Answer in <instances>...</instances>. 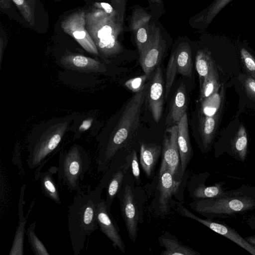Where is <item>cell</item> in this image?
Here are the masks:
<instances>
[{
    "mask_svg": "<svg viewBox=\"0 0 255 255\" xmlns=\"http://www.w3.org/2000/svg\"><path fill=\"white\" fill-rule=\"evenodd\" d=\"M102 188L99 185L93 190L77 191L73 202L68 206V226L74 255L84 249L87 239L98 230L96 211L101 200Z\"/></svg>",
    "mask_w": 255,
    "mask_h": 255,
    "instance_id": "cell-1",
    "label": "cell"
},
{
    "mask_svg": "<svg viewBox=\"0 0 255 255\" xmlns=\"http://www.w3.org/2000/svg\"><path fill=\"white\" fill-rule=\"evenodd\" d=\"M191 208L206 219H230L255 210V187L242 184L212 198L196 200Z\"/></svg>",
    "mask_w": 255,
    "mask_h": 255,
    "instance_id": "cell-2",
    "label": "cell"
},
{
    "mask_svg": "<svg viewBox=\"0 0 255 255\" xmlns=\"http://www.w3.org/2000/svg\"><path fill=\"white\" fill-rule=\"evenodd\" d=\"M146 90L144 86L129 100L109 140L100 149L96 159L98 172L108 168L118 150L137 128Z\"/></svg>",
    "mask_w": 255,
    "mask_h": 255,
    "instance_id": "cell-3",
    "label": "cell"
},
{
    "mask_svg": "<svg viewBox=\"0 0 255 255\" xmlns=\"http://www.w3.org/2000/svg\"><path fill=\"white\" fill-rule=\"evenodd\" d=\"M123 20L119 15H111L98 8L86 13V27L99 52L107 57L123 50L118 36L123 30Z\"/></svg>",
    "mask_w": 255,
    "mask_h": 255,
    "instance_id": "cell-4",
    "label": "cell"
},
{
    "mask_svg": "<svg viewBox=\"0 0 255 255\" xmlns=\"http://www.w3.org/2000/svg\"><path fill=\"white\" fill-rule=\"evenodd\" d=\"M89 164V156L84 149L77 144L73 145L67 151L60 154L59 181H61L71 192L78 191Z\"/></svg>",
    "mask_w": 255,
    "mask_h": 255,
    "instance_id": "cell-5",
    "label": "cell"
},
{
    "mask_svg": "<svg viewBox=\"0 0 255 255\" xmlns=\"http://www.w3.org/2000/svg\"><path fill=\"white\" fill-rule=\"evenodd\" d=\"M67 127V122L56 124L30 143L27 159V165L30 169H33L40 165L57 147Z\"/></svg>",
    "mask_w": 255,
    "mask_h": 255,
    "instance_id": "cell-6",
    "label": "cell"
},
{
    "mask_svg": "<svg viewBox=\"0 0 255 255\" xmlns=\"http://www.w3.org/2000/svg\"><path fill=\"white\" fill-rule=\"evenodd\" d=\"M61 27L86 51L95 55L99 54V50L86 27L84 11H77L69 15L61 21Z\"/></svg>",
    "mask_w": 255,
    "mask_h": 255,
    "instance_id": "cell-7",
    "label": "cell"
},
{
    "mask_svg": "<svg viewBox=\"0 0 255 255\" xmlns=\"http://www.w3.org/2000/svg\"><path fill=\"white\" fill-rule=\"evenodd\" d=\"M165 42L160 30L154 24L150 26L148 44L139 54V62L145 74L149 75L156 68L163 56Z\"/></svg>",
    "mask_w": 255,
    "mask_h": 255,
    "instance_id": "cell-8",
    "label": "cell"
},
{
    "mask_svg": "<svg viewBox=\"0 0 255 255\" xmlns=\"http://www.w3.org/2000/svg\"><path fill=\"white\" fill-rule=\"evenodd\" d=\"M178 211L182 216L191 218L200 223L215 232L232 241L251 254L255 255V248L250 245L244 238H243L231 227L213 220L200 218L182 206L179 207Z\"/></svg>",
    "mask_w": 255,
    "mask_h": 255,
    "instance_id": "cell-9",
    "label": "cell"
},
{
    "mask_svg": "<svg viewBox=\"0 0 255 255\" xmlns=\"http://www.w3.org/2000/svg\"><path fill=\"white\" fill-rule=\"evenodd\" d=\"M178 126L168 128L163 135L161 163L165 164L177 178L180 161L177 143Z\"/></svg>",
    "mask_w": 255,
    "mask_h": 255,
    "instance_id": "cell-10",
    "label": "cell"
},
{
    "mask_svg": "<svg viewBox=\"0 0 255 255\" xmlns=\"http://www.w3.org/2000/svg\"><path fill=\"white\" fill-rule=\"evenodd\" d=\"M120 207L129 238L134 243L137 237L139 213L134 196L128 184L121 197Z\"/></svg>",
    "mask_w": 255,
    "mask_h": 255,
    "instance_id": "cell-11",
    "label": "cell"
},
{
    "mask_svg": "<svg viewBox=\"0 0 255 255\" xmlns=\"http://www.w3.org/2000/svg\"><path fill=\"white\" fill-rule=\"evenodd\" d=\"M108 209L106 201L101 199L98 204L96 211L97 221L101 232L112 242L113 246L125 252V246L119 233L117 224Z\"/></svg>",
    "mask_w": 255,
    "mask_h": 255,
    "instance_id": "cell-12",
    "label": "cell"
},
{
    "mask_svg": "<svg viewBox=\"0 0 255 255\" xmlns=\"http://www.w3.org/2000/svg\"><path fill=\"white\" fill-rule=\"evenodd\" d=\"M150 18L151 15L140 8L135 9L131 15L130 29L135 36V42L139 54L149 42Z\"/></svg>",
    "mask_w": 255,
    "mask_h": 255,
    "instance_id": "cell-13",
    "label": "cell"
},
{
    "mask_svg": "<svg viewBox=\"0 0 255 255\" xmlns=\"http://www.w3.org/2000/svg\"><path fill=\"white\" fill-rule=\"evenodd\" d=\"M148 104L154 120L158 123L162 116L163 105V80L159 66L155 69L150 84Z\"/></svg>",
    "mask_w": 255,
    "mask_h": 255,
    "instance_id": "cell-14",
    "label": "cell"
},
{
    "mask_svg": "<svg viewBox=\"0 0 255 255\" xmlns=\"http://www.w3.org/2000/svg\"><path fill=\"white\" fill-rule=\"evenodd\" d=\"M179 184L180 182L168 168L161 163L158 187L160 193L159 203L162 211H166L168 201L177 192Z\"/></svg>",
    "mask_w": 255,
    "mask_h": 255,
    "instance_id": "cell-15",
    "label": "cell"
},
{
    "mask_svg": "<svg viewBox=\"0 0 255 255\" xmlns=\"http://www.w3.org/2000/svg\"><path fill=\"white\" fill-rule=\"evenodd\" d=\"M66 68L85 72H103L106 68L100 61L82 55L66 54L60 59Z\"/></svg>",
    "mask_w": 255,
    "mask_h": 255,
    "instance_id": "cell-16",
    "label": "cell"
},
{
    "mask_svg": "<svg viewBox=\"0 0 255 255\" xmlns=\"http://www.w3.org/2000/svg\"><path fill=\"white\" fill-rule=\"evenodd\" d=\"M178 126L177 143L182 173L184 172L190 162L193 151L188 131V118L186 113L182 117Z\"/></svg>",
    "mask_w": 255,
    "mask_h": 255,
    "instance_id": "cell-17",
    "label": "cell"
},
{
    "mask_svg": "<svg viewBox=\"0 0 255 255\" xmlns=\"http://www.w3.org/2000/svg\"><path fill=\"white\" fill-rule=\"evenodd\" d=\"M223 106L211 116H205L201 112L199 113V131L205 152L208 151L212 143L221 118Z\"/></svg>",
    "mask_w": 255,
    "mask_h": 255,
    "instance_id": "cell-18",
    "label": "cell"
},
{
    "mask_svg": "<svg viewBox=\"0 0 255 255\" xmlns=\"http://www.w3.org/2000/svg\"><path fill=\"white\" fill-rule=\"evenodd\" d=\"M127 167L126 165H122L116 170L109 169L99 184L102 188H106V203L110 211L111 205L121 188Z\"/></svg>",
    "mask_w": 255,
    "mask_h": 255,
    "instance_id": "cell-19",
    "label": "cell"
},
{
    "mask_svg": "<svg viewBox=\"0 0 255 255\" xmlns=\"http://www.w3.org/2000/svg\"><path fill=\"white\" fill-rule=\"evenodd\" d=\"M166 123L168 125L179 123L186 113L187 108V94L185 85L181 83L173 97Z\"/></svg>",
    "mask_w": 255,
    "mask_h": 255,
    "instance_id": "cell-20",
    "label": "cell"
},
{
    "mask_svg": "<svg viewBox=\"0 0 255 255\" xmlns=\"http://www.w3.org/2000/svg\"><path fill=\"white\" fill-rule=\"evenodd\" d=\"M162 151L160 146L142 143L140 149V163L147 177H150Z\"/></svg>",
    "mask_w": 255,
    "mask_h": 255,
    "instance_id": "cell-21",
    "label": "cell"
},
{
    "mask_svg": "<svg viewBox=\"0 0 255 255\" xmlns=\"http://www.w3.org/2000/svg\"><path fill=\"white\" fill-rule=\"evenodd\" d=\"M58 170L57 167H50L45 172L40 173L37 177L40 178L42 193L55 203L61 204L60 194L54 179V174L58 172Z\"/></svg>",
    "mask_w": 255,
    "mask_h": 255,
    "instance_id": "cell-22",
    "label": "cell"
},
{
    "mask_svg": "<svg viewBox=\"0 0 255 255\" xmlns=\"http://www.w3.org/2000/svg\"><path fill=\"white\" fill-rule=\"evenodd\" d=\"M174 53L177 73L190 78L192 74L193 64L191 50L188 43H180Z\"/></svg>",
    "mask_w": 255,
    "mask_h": 255,
    "instance_id": "cell-23",
    "label": "cell"
},
{
    "mask_svg": "<svg viewBox=\"0 0 255 255\" xmlns=\"http://www.w3.org/2000/svg\"><path fill=\"white\" fill-rule=\"evenodd\" d=\"M169 235L165 234L159 238L160 244L165 249L161 252V255H200L196 251L182 244L176 238Z\"/></svg>",
    "mask_w": 255,
    "mask_h": 255,
    "instance_id": "cell-24",
    "label": "cell"
},
{
    "mask_svg": "<svg viewBox=\"0 0 255 255\" xmlns=\"http://www.w3.org/2000/svg\"><path fill=\"white\" fill-rule=\"evenodd\" d=\"M229 154L236 160L244 162L248 154V137L246 129L241 125L230 144Z\"/></svg>",
    "mask_w": 255,
    "mask_h": 255,
    "instance_id": "cell-25",
    "label": "cell"
},
{
    "mask_svg": "<svg viewBox=\"0 0 255 255\" xmlns=\"http://www.w3.org/2000/svg\"><path fill=\"white\" fill-rule=\"evenodd\" d=\"M220 87L219 76L214 63L208 74L201 86L200 100L201 102L218 91Z\"/></svg>",
    "mask_w": 255,
    "mask_h": 255,
    "instance_id": "cell-26",
    "label": "cell"
},
{
    "mask_svg": "<svg viewBox=\"0 0 255 255\" xmlns=\"http://www.w3.org/2000/svg\"><path fill=\"white\" fill-rule=\"evenodd\" d=\"M225 184V182L220 181L214 183L212 186H207L205 185L204 182H202L196 187L192 195L197 200L218 197L225 192L224 190Z\"/></svg>",
    "mask_w": 255,
    "mask_h": 255,
    "instance_id": "cell-27",
    "label": "cell"
},
{
    "mask_svg": "<svg viewBox=\"0 0 255 255\" xmlns=\"http://www.w3.org/2000/svg\"><path fill=\"white\" fill-rule=\"evenodd\" d=\"M224 88L221 89L201 102V113L205 116H211L215 114L223 105Z\"/></svg>",
    "mask_w": 255,
    "mask_h": 255,
    "instance_id": "cell-28",
    "label": "cell"
},
{
    "mask_svg": "<svg viewBox=\"0 0 255 255\" xmlns=\"http://www.w3.org/2000/svg\"><path fill=\"white\" fill-rule=\"evenodd\" d=\"M214 63L211 52L208 49L200 50L197 52L195 67L199 76L201 86Z\"/></svg>",
    "mask_w": 255,
    "mask_h": 255,
    "instance_id": "cell-29",
    "label": "cell"
},
{
    "mask_svg": "<svg viewBox=\"0 0 255 255\" xmlns=\"http://www.w3.org/2000/svg\"><path fill=\"white\" fill-rule=\"evenodd\" d=\"M26 218L19 220L18 225L16 229L12 245L11 246L9 255H23L24 254V236L26 231L25 226Z\"/></svg>",
    "mask_w": 255,
    "mask_h": 255,
    "instance_id": "cell-30",
    "label": "cell"
},
{
    "mask_svg": "<svg viewBox=\"0 0 255 255\" xmlns=\"http://www.w3.org/2000/svg\"><path fill=\"white\" fill-rule=\"evenodd\" d=\"M24 20L30 25L35 24V0H12Z\"/></svg>",
    "mask_w": 255,
    "mask_h": 255,
    "instance_id": "cell-31",
    "label": "cell"
},
{
    "mask_svg": "<svg viewBox=\"0 0 255 255\" xmlns=\"http://www.w3.org/2000/svg\"><path fill=\"white\" fill-rule=\"evenodd\" d=\"M36 222L30 224L26 230L31 249L35 255H49V254L44 244L38 239L35 232Z\"/></svg>",
    "mask_w": 255,
    "mask_h": 255,
    "instance_id": "cell-32",
    "label": "cell"
},
{
    "mask_svg": "<svg viewBox=\"0 0 255 255\" xmlns=\"http://www.w3.org/2000/svg\"><path fill=\"white\" fill-rule=\"evenodd\" d=\"M232 0H215L208 7L206 12L197 19V22L209 24L217 14Z\"/></svg>",
    "mask_w": 255,
    "mask_h": 255,
    "instance_id": "cell-33",
    "label": "cell"
},
{
    "mask_svg": "<svg viewBox=\"0 0 255 255\" xmlns=\"http://www.w3.org/2000/svg\"><path fill=\"white\" fill-rule=\"evenodd\" d=\"M177 73L174 52L169 59L166 72L165 98L167 99L168 94L173 83L176 74Z\"/></svg>",
    "mask_w": 255,
    "mask_h": 255,
    "instance_id": "cell-34",
    "label": "cell"
},
{
    "mask_svg": "<svg viewBox=\"0 0 255 255\" xmlns=\"http://www.w3.org/2000/svg\"><path fill=\"white\" fill-rule=\"evenodd\" d=\"M240 54L245 68L255 80V58L244 48L241 49Z\"/></svg>",
    "mask_w": 255,
    "mask_h": 255,
    "instance_id": "cell-35",
    "label": "cell"
},
{
    "mask_svg": "<svg viewBox=\"0 0 255 255\" xmlns=\"http://www.w3.org/2000/svg\"><path fill=\"white\" fill-rule=\"evenodd\" d=\"M148 76L149 75L144 74L129 79L126 82L125 85L133 93H137L144 87L143 85Z\"/></svg>",
    "mask_w": 255,
    "mask_h": 255,
    "instance_id": "cell-36",
    "label": "cell"
},
{
    "mask_svg": "<svg viewBox=\"0 0 255 255\" xmlns=\"http://www.w3.org/2000/svg\"><path fill=\"white\" fill-rule=\"evenodd\" d=\"M131 169L132 173L135 179L138 181L140 180V170L138 165L136 152L133 150L129 156Z\"/></svg>",
    "mask_w": 255,
    "mask_h": 255,
    "instance_id": "cell-37",
    "label": "cell"
},
{
    "mask_svg": "<svg viewBox=\"0 0 255 255\" xmlns=\"http://www.w3.org/2000/svg\"><path fill=\"white\" fill-rule=\"evenodd\" d=\"M244 88L247 96L255 101V80L251 77H247L244 81Z\"/></svg>",
    "mask_w": 255,
    "mask_h": 255,
    "instance_id": "cell-38",
    "label": "cell"
},
{
    "mask_svg": "<svg viewBox=\"0 0 255 255\" xmlns=\"http://www.w3.org/2000/svg\"><path fill=\"white\" fill-rule=\"evenodd\" d=\"M94 6L96 8L102 9L109 15H119L120 16L118 11L110 4L107 2H96L94 3Z\"/></svg>",
    "mask_w": 255,
    "mask_h": 255,
    "instance_id": "cell-39",
    "label": "cell"
},
{
    "mask_svg": "<svg viewBox=\"0 0 255 255\" xmlns=\"http://www.w3.org/2000/svg\"><path fill=\"white\" fill-rule=\"evenodd\" d=\"M114 8L118 11L120 18L124 20L126 0H111Z\"/></svg>",
    "mask_w": 255,
    "mask_h": 255,
    "instance_id": "cell-40",
    "label": "cell"
},
{
    "mask_svg": "<svg viewBox=\"0 0 255 255\" xmlns=\"http://www.w3.org/2000/svg\"><path fill=\"white\" fill-rule=\"evenodd\" d=\"M246 223L251 229L255 231V214L248 217L246 219Z\"/></svg>",
    "mask_w": 255,
    "mask_h": 255,
    "instance_id": "cell-41",
    "label": "cell"
},
{
    "mask_svg": "<svg viewBox=\"0 0 255 255\" xmlns=\"http://www.w3.org/2000/svg\"><path fill=\"white\" fill-rule=\"evenodd\" d=\"M92 121L91 120H87L84 121L81 125L79 129L81 130H85L89 128L91 126Z\"/></svg>",
    "mask_w": 255,
    "mask_h": 255,
    "instance_id": "cell-42",
    "label": "cell"
},
{
    "mask_svg": "<svg viewBox=\"0 0 255 255\" xmlns=\"http://www.w3.org/2000/svg\"><path fill=\"white\" fill-rule=\"evenodd\" d=\"M250 245L255 248V235L249 236L244 238Z\"/></svg>",
    "mask_w": 255,
    "mask_h": 255,
    "instance_id": "cell-43",
    "label": "cell"
},
{
    "mask_svg": "<svg viewBox=\"0 0 255 255\" xmlns=\"http://www.w3.org/2000/svg\"><path fill=\"white\" fill-rule=\"evenodd\" d=\"M4 42L2 37L0 38V65L2 62V55L4 49Z\"/></svg>",
    "mask_w": 255,
    "mask_h": 255,
    "instance_id": "cell-44",
    "label": "cell"
},
{
    "mask_svg": "<svg viewBox=\"0 0 255 255\" xmlns=\"http://www.w3.org/2000/svg\"><path fill=\"white\" fill-rule=\"evenodd\" d=\"M0 7L2 8H7L10 7L8 0H0Z\"/></svg>",
    "mask_w": 255,
    "mask_h": 255,
    "instance_id": "cell-45",
    "label": "cell"
},
{
    "mask_svg": "<svg viewBox=\"0 0 255 255\" xmlns=\"http://www.w3.org/2000/svg\"><path fill=\"white\" fill-rule=\"evenodd\" d=\"M152 2H155L157 3H161L162 2V0H150Z\"/></svg>",
    "mask_w": 255,
    "mask_h": 255,
    "instance_id": "cell-46",
    "label": "cell"
}]
</instances>
